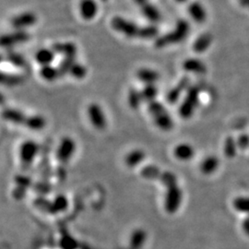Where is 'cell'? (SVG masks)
Returning a JSON list of instances; mask_svg holds the SVG:
<instances>
[{
	"mask_svg": "<svg viewBox=\"0 0 249 249\" xmlns=\"http://www.w3.org/2000/svg\"><path fill=\"white\" fill-rule=\"evenodd\" d=\"M111 26L116 32L128 38H140L141 36L142 27H139L136 23L120 16L112 18Z\"/></svg>",
	"mask_w": 249,
	"mask_h": 249,
	"instance_id": "4",
	"label": "cell"
},
{
	"mask_svg": "<svg viewBox=\"0 0 249 249\" xmlns=\"http://www.w3.org/2000/svg\"><path fill=\"white\" fill-rule=\"evenodd\" d=\"M159 180H160V183L166 188H169V187L178 185V178L176 177V175L172 172H168V171L161 173Z\"/></svg>",
	"mask_w": 249,
	"mask_h": 249,
	"instance_id": "32",
	"label": "cell"
},
{
	"mask_svg": "<svg viewBox=\"0 0 249 249\" xmlns=\"http://www.w3.org/2000/svg\"><path fill=\"white\" fill-rule=\"evenodd\" d=\"M137 77L146 85L155 84V82H157L160 79V75L158 72L147 68H142L139 70L137 72Z\"/></svg>",
	"mask_w": 249,
	"mask_h": 249,
	"instance_id": "18",
	"label": "cell"
},
{
	"mask_svg": "<svg viewBox=\"0 0 249 249\" xmlns=\"http://www.w3.org/2000/svg\"><path fill=\"white\" fill-rule=\"evenodd\" d=\"M7 60L16 67H23L26 63L24 57L16 52H9L7 53Z\"/></svg>",
	"mask_w": 249,
	"mask_h": 249,
	"instance_id": "39",
	"label": "cell"
},
{
	"mask_svg": "<svg viewBox=\"0 0 249 249\" xmlns=\"http://www.w3.org/2000/svg\"><path fill=\"white\" fill-rule=\"evenodd\" d=\"M26 188L17 186L16 188L13 190V197L16 198L17 200H20L26 195Z\"/></svg>",
	"mask_w": 249,
	"mask_h": 249,
	"instance_id": "44",
	"label": "cell"
},
{
	"mask_svg": "<svg viewBox=\"0 0 249 249\" xmlns=\"http://www.w3.org/2000/svg\"><path fill=\"white\" fill-rule=\"evenodd\" d=\"M142 94L143 101L144 102H148L151 103L155 101V98L158 95V89L155 86V84H149L146 85L142 90Z\"/></svg>",
	"mask_w": 249,
	"mask_h": 249,
	"instance_id": "29",
	"label": "cell"
},
{
	"mask_svg": "<svg viewBox=\"0 0 249 249\" xmlns=\"http://www.w3.org/2000/svg\"><path fill=\"white\" fill-rule=\"evenodd\" d=\"M146 238V233L142 230H137L131 235V246L133 248H140L142 246Z\"/></svg>",
	"mask_w": 249,
	"mask_h": 249,
	"instance_id": "38",
	"label": "cell"
},
{
	"mask_svg": "<svg viewBox=\"0 0 249 249\" xmlns=\"http://www.w3.org/2000/svg\"><path fill=\"white\" fill-rule=\"evenodd\" d=\"M61 247L63 249H76L77 243L70 235H66L61 239Z\"/></svg>",
	"mask_w": 249,
	"mask_h": 249,
	"instance_id": "41",
	"label": "cell"
},
{
	"mask_svg": "<svg viewBox=\"0 0 249 249\" xmlns=\"http://www.w3.org/2000/svg\"><path fill=\"white\" fill-rule=\"evenodd\" d=\"M142 7V13L143 16L147 19H149L151 22L156 23L159 22L161 18L160 10L156 6H154L153 4H151L150 2H147L145 4H143Z\"/></svg>",
	"mask_w": 249,
	"mask_h": 249,
	"instance_id": "17",
	"label": "cell"
},
{
	"mask_svg": "<svg viewBox=\"0 0 249 249\" xmlns=\"http://www.w3.org/2000/svg\"><path fill=\"white\" fill-rule=\"evenodd\" d=\"M242 228H243L244 231L246 232V234H248L249 236V215L243 221Z\"/></svg>",
	"mask_w": 249,
	"mask_h": 249,
	"instance_id": "45",
	"label": "cell"
},
{
	"mask_svg": "<svg viewBox=\"0 0 249 249\" xmlns=\"http://www.w3.org/2000/svg\"><path fill=\"white\" fill-rule=\"evenodd\" d=\"M237 142L232 137H227L224 142V154L228 158H233L237 152Z\"/></svg>",
	"mask_w": 249,
	"mask_h": 249,
	"instance_id": "27",
	"label": "cell"
},
{
	"mask_svg": "<svg viewBox=\"0 0 249 249\" xmlns=\"http://www.w3.org/2000/svg\"><path fill=\"white\" fill-rule=\"evenodd\" d=\"M189 84H190V80L188 79V77H183L178 82V85L176 87H174L167 93V95H166L167 103L171 104V105L177 104L178 100L180 98V96H181V94H182V92L189 88Z\"/></svg>",
	"mask_w": 249,
	"mask_h": 249,
	"instance_id": "12",
	"label": "cell"
},
{
	"mask_svg": "<svg viewBox=\"0 0 249 249\" xmlns=\"http://www.w3.org/2000/svg\"><path fill=\"white\" fill-rule=\"evenodd\" d=\"M190 33V24L186 19H179L176 23V26L173 31L169 33L159 36L155 42L154 45L157 48H163L168 45H176L183 42L185 39H187V36Z\"/></svg>",
	"mask_w": 249,
	"mask_h": 249,
	"instance_id": "1",
	"label": "cell"
},
{
	"mask_svg": "<svg viewBox=\"0 0 249 249\" xmlns=\"http://www.w3.org/2000/svg\"><path fill=\"white\" fill-rule=\"evenodd\" d=\"M54 54L53 49H48V48H43L37 51L36 53V60L39 63L40 65L43 66H47L50 65L53 62L54 59Z\"/></svg>",
	"mask_w": 249,
	"mask_h": 249,
	"instance_id": "22",
	"label": "cell"
},
{
	"mask_svg": "<svg viewBox=\"0 0 249 249\" xmlns=\"http://www.w3.org/2000/svg\"><path fill=\"white\" fill-rule=\"evenodd\" d=\"M238 148L242 150H246L249 147V136L248 134H242L237 140Z\"/></svg>",
	"mask_w": 249,
	"mask_h": 249,
	"instance_id": "43",
	"label": "cell"
},
{
	"mask_svg": "<svg viewBox=\"0 0 249 249\" xmlns=\"http://www.w3.org/2000/svg\"><path fill=\"white\" fill-rule=\"evenodd\" d=\"M88 116L91 124L97 129L103 130L107 127V117L105 116L102 108L96 104H91L88 107Z\"/></svg>",
	"mask_w": 249,
	"mask_h": 249,
	"instance_id": "9",
	"label": "cell"
},
{
	"mask_svg": "<svg viewBox=\"0 0 249 249\" xmlns=\"http://www.w3.org/2000/svg\"><path fill=\"white\" fill-rule=\"evenodd\" d=\"M98 4L95 0H80L79 5L80 16L85 20H91L98 13Z\"/></svg>",
	"mask_w": 249,
	"mask_h": 249,
	"instance_id": "11",
	"label": "cell"
},
{
	"mask_svg": "<svg viewBox=\"0 0 249 249\" xmlns=\"http://www.w3.org/2000/svg\"><path fill=\"white\" fill-rule=\"evenodd\" d=\"M3 117L11 123L16 124H26L28 121V117L20 111L15 110V109H6L3 112Z\"/></svg>",
	"mask_w": 249,
	"mask_h": 249,
	"instance_id": "20",
	"label": "cell"
},
{
	"mask_svg": "<svg viewBox=\"0 0 249 249\" xmlns=\"http://www.w3.org/2000/svg\"><path fill=\"white\" fill-rule=\"evenodd\" d=\"M232 205L237 212L249 215V196H238L233 200Z\"/></svg>",
	"mask_w": 249,
	"mask_h": 249,
	"instance_id": "30",
	"label": "cell"
},
{
	"mask_svg": "<svg viewBox=\"0 0 249 249\" xmlns=\"http://www.w3.org/2000/svg\"><path fill=\"white\" fill-rule=\"evenodd\" d=\"M75 149H76V145H75L74 141L68 137L64 138L59 144L58 149L56 151L57 160L59 162H61L62 164L68 163L71 160V158L75 151Z\"/></svg>",
	"mask_w": 249,
	"mask_h": 249,
	"instance_id": "8",
	"label": "cell"
},
{
	"mask_svg": "<svg viewBox=\"0 0 249 249\" xmlns=\"http://www.w3.org/2000/svg\"><path fill=\"white\" fill-rule=\"evenodd\" d=\"M53 210H54V213H61L67 210L69 202L67 197L63 195H59L56 196L53 200Z\"/></svg>",
	"mask_w": 249,
	"mask_h": 249,
	"instance_id": "35",
	"label": "cell"
},
{
	"mask_svg": "<svg viewBox=\"0 0 249 249\" xmlns=\"http://www.w3.org/2000/svg\"><path fill=\"white\" fill-rule=\"evenodd\" d=\"M15 183L17 184L18 187H23V188H28L32 185V180L31 178H28L26 176H17L15 178Z\"/></svg>",
	"mask_w": 249,
	"mask_h": 249,
	"instance_id": "42",
	"label": "cell"
},
{
	"mask_svg": "<svg viewBox=\"0 0 249 249\" xmlns=\"http://www.w3.org/2000/svg\"><path fill=\"white\" fill-rule=\"evenodd\" d=\"M38 153V145L33 141H27L22 143L19 149V158L21 167L24 170L31 168Z\"/></svg>",
	"mask_w": 249,
	"mask_h": 249,
	"instance_id": "5",
	"label": "cell"
},
{
	"mask_svg": "<svg viewBox=\"0 0 249 249\" xmlns=\"http://www.w3.org/2000/svg\"><path fill=\"white\" fill-rule=\"evenodd\" d=\"M137 4H139V5H141V6H142L143 4H145V3H147L148 2V0H134Z\"/></svg>",
	"mask_w": 249,
	"mask_h": 249,
	"instance_id": "46",
	"label": "cell"
},
{
	"mask_svg": "<svg viewBox=\"0 0 249 249\" xmlns=\"http://www.w3.org/2000/svg\"><path fill=\"white\" fill-rule=\"evenodd\" d=\"M52 49L54 53L64 54V56H71V57H76L77 51H78L76 45L71 42L54 43L52 46Z\"/></svg>",
	"mask_w": 249,
	"mask_h": 249,
	"instance_id": "14",
	"label": "cell"
},
{
	"mask_svg": "<svg viewBox=\"0 0 249 249\" xmlns=\"http://www.w3.org/2000/svg\"><path fill=\"white\" fill-rule=\"evenodd\" d=\"M37 22V17L34 12L26 11L18 14L11 19V25L16 30H25L34 26Z\"/></svg>",
	"mask_w": 249,
	"mask_h": 249,
	"instance_id": "10",
	"label": "cell"
},
{
	"mask_svg": "<svg viewBox=\"0 0 249 249\" xmlns=\"http://www.w3.org/2000/svg\"><path fill=\"white\" fill-rule=\"evenodd\" d=\"M40 75L44 80H47V81H53V80L60 78L58 69L53 68L51 65L43 66L40 71Z\"/></svg>",
	"mask_w": 249,
	"mask_h": 249,
	"instance_id": "24",
	"label": "cell"
},
{
	"mask_svg": "<svg viewBox=\"0 0 249 249\" xmlns=\"http://www.w3.org/2000/svg\"><path fill=\"white\" fill-rule=\"evenodd\" d=\"M200 89L197 86H190L187 90L186 97L179 108V114L182 118L188 119L193 116L199 101Z\"/></svg>",
	"mask_w": 249,
	"mask_h": 249,
	"instance_id": "3",
	"label": "cell"
},
{
	"mask_svg": "<svg viewBox=\"0 0 249 249\" xmlns=\"http://www.w3.org/2000/svg\"><path fill=\"white\" fill-rule=\"evenodd\" d=\"M179 3H184V2H187V0H177Z\"/></svg>",
	"mask_w": 249,
	"mask_h": 249,
	"instance_id": "47",
	"label": "cell"
},
{
	"mask_svg": "<svg viewBox=\"0 0 249 249\" xmlns=\"http://www.w3.org/2000/svg\"><path fill=\"white\" fill-rule=\"evenodd\" d=\"M36 190L40 194V195H46L50 192L51 190V186L48 181L42 180L41 182L37 183L36 185Z\"/></svg>",
	"mask_w": 249,
	"mask_h": 249,
	"instance_id": "40",
	"label": "cell"
},
{
	"mask_svg": "<svg viewBox=\"0 0 249 249\" xmlns=\"http://www.w3.org/2000/svg\"><path fill=\"white\" fill-rule=\"evenodd\" d=\"M219 164H220V161L216 156H208L202 160L200 164V171L204 175H212L218 169Z\"/></svg>",
	"mask_w": 249,
	"mask_h": 249,
	"instance_id": "21",
	"label": "cell"
},
{
	"mask_svg": "<svg viewBox=\"0 0 249 249\" xmlns=\"http://www.w3.org/2000/svg\"><path fill=\"white\" fill-rule=\"evenodd\" d=\"M145 159V152L142 150H134L130 151L126 156H125V164L128 167H136L140 163H142Z\"/></svg>",
	"mask_w": 249,
	"mask_h": 249,
	"instance_id": "23",
	"label": "cell"
},
{
	"mask_svg": "<svg viewBox=\"0 0 249 249\" xmlns=\"http://www.w3.org/2000/svg\"><path fill=\"white\" fill-rule=\"evenodd\" d=\"M76 62H77L76 61V57L65 56L61 63L59 64L58 68H57L59 74H60V77L65 76L67 73H70L72 67H73V65Z\"/></svg>",
	"mask_w": 249,
	"mask_h": 249,
	"instance_id": "31",
	"label": "cell"
},
{
	"mask_svg": "<svg viewBox=\"0 0 249 249\" xmlns=\"http://www.w3.org/2000/svg\"><path fill=\"white\" fill-rule=\"evenodd\" d=\"M143 101L142 94V90H138L136 89H131L129 90L128 93V104L129 107H131L134 110L139 109L141 105L142 104Z\"/></svg>",
	"mask_w": 249,
	"mask_h": 249,
	"instance_id": "25",
	"label": "cell"
},
{
	"mask_svg": "<svg viewBox=\"0 0 249 249\" xmlns=\"http://www.w3.org/2000/svg\"><path fill=\"white\" fill-rule=\"evenodd\" d=\"M213 36L210 33H204L198 36L193 44V50L196 53H203L209 49L213 43Z\"/></svg>",
	"mask_w": 249,
	"mask_h": 249,
	"instance_id": "19",
	"label": "cell"
},
{
	"mask_svg": "<svg viewBox=\"0 0 249 249\" xmlns=\"http://www.w3.org/2000/svg\"><path fill=\"white\" fill-rule=\"evenodd\" d=\"M174 154L178 160H189L194 157L195 151L191 145L187 143H181L175 148Z\"/></svg>",
	"mask_w": 249,
	"mask_h": 249,
	"instance_id": "16",
	"label": "cell"
},
{
	"mask_svg": "<svg viewBox=\"0 0 249 249\" xmlns=\"http://www.w3.org/2000/svg\"><path fill=\"white\" fill-rule=\"evenodd\" d=\"M30 39V35L25 30H16L13 33L4 35L1 37L0 44L2 47H12L14 45L26 43Z\"/></svg>",
	"mask_w": 249,
	"mask_h": 249,
	"instance_id": "7",
	"label": "cell"
},
{
	"mask_svg": "<svg viewBox=\"0 0 249 249\" xmlns=\"http://www.w3.org/2000/svg\"><path fill=\"white\" fill-rule=\"evenodd\" d=\"M183 69L187 72L195 74H204L207 72V67L203 61L197 58H187L183 63Z\"/></svg>",
	"mask_w": 249,
	"mask_h": 249,
	"instance_id": "15",
	"label": "cell"
},
{
	"mask_svg": "<svg viewBox=\"0 0 249 249\" xmlns=\"http://www.w3.org/2000/svg\"><path fill=\"white\" fill-rule=\"evenodd\" d=\"M101 1H103V2H107L108 0H101Z\"/></svg>",
	"mask_w": 249,
	"mask_h": 249,
	"instance_id": "48",
	"label": "cell"
},
{
	"mask_svg": "<svg viewBox=\"0 0 249 249\" xmlns=\"http://www.w3.org/2000/svg\"><path fill=\"white\" fill-rule=\"evenodd\" d=\"M70 74L76 79H83L87 75V69L80 63L76 62L73 65Z\"/></svg>",
	"mask_w": 249,
	"mask_h": 249,
	"instance_id": "37",
	"label": "cell"
},
{
	"mask_svg": "<svg viewBox=\"0 0 249 249\" xmlns=\"http://www.w3.org/2000/svg\"><path fill=\"white\" fill-rule=\"evenodd\" d=\"M25 126L32 130H41L45 126V119L41 116H29Z\"/></svg>",
	"mask_w": 249,
	"mask_h": 249,
	"instance_id": "26",
	"label": "cell"
},
{
	"mask_svg": "<svg viewBox=\"0 0 249 249\" xmlns=\"http://www.w3.org/2000/svg\"><path fill=\"white\" fill-rule=\"evenodd\" d=\"M141 175L145 179L154 180V179H160L161 172L155 165H147L142 168L141 172Z\"/></svg>",
	"mask_w": 249,
	"mask_h": 249,
	"instance_id": "28",
	"label": "cell"
},
{
	"mask_svg": "<svg viewBox=\"0 0 249 249\" xmlns=\"http://www.w3.org/2000/svg\"><path fill=\"white\" fill-rule=\"evenodd\" d=\"M189 16L197 23H203L207 19V11L204 6L198 1H192L187 7Z\"/></svg>",
	"mask_w": 249,
	"mask_h": 249,
	"instance_id": "13",
	"label": "cell"
},
{
	"mask_svg": "<svg viewBox=\"0 0 249 249\" xmlns=\"http://www.w3.org/2000/svg\"><path fill=\"white\" fill-rule=\"evenodd\" d=\"M35 203H36V206H37L40 210L44 211L45 213L54 214L53 201H50V200H48V199H46V198H44V197L40 196V197H38L37 199H36Z\"/></svg>",
	"mask_w": 249,
	"mask_h": 249,
	"instance_id": "34",
	"label": "cell"
},
{
	"mask_svg": "<svg viewBox=\"0 0 249 249\" xmlns=\"http://www.w3.org/2000/svg\"><path fill=\"white\" fill-rule=\"evenodd\" d=\"M182 197L183 194L178 185L166 188L164 208L168 213H176L178 212L182 203Z\"/></svg>",
	"mask_w": 249,
	"mask_h": 249,
	"instance_id": "6",
	"label": "cell"
},
{
	"mask_svg": "<svg viewBox=\"0 0 249 249\" xmlns=\"http://www.w3.org/2000/svg\"><path fill=\"white\" fill-rule=\"evenodd\" d=\"M159 29L155 25H147L142 27V32L140 38L142 39H153L158 38Z\"/></svg>",
	"mask_w": 249,
	"mask_h": 249,
	"instance_id": "33",
	"label": "cell"
},
{
	"mask_svg": "<svg viewBox=\"0 0 249 249\" xmlns=\"http://www.w3.org/2000/svg\"><path fill=\"white\" fill-rule=\"evenodd\" d=\"M149 112L151 114L154 123L163 131H170L174 127V121L171 117L167 110L163 105L156 100L149 103L148 106Z\"/></svg>",
	"mask_w": 249,
	"mask_h": 249,
	"instance_id": "2",
	"label": "cell"
},
{
	"mask_svg": "<svg viewBox=\"0 0 249 249\" xmlns=\"http://www.w3.org/2000/svg\"><path fill=\"white\" fill-rule=\"evenodd\" d=\"M1 82L3 84L9 85V86H14L18 85L22 82V78L18 75H13V74H5L2 73L1 75Z\"/></svg>",
	"mask_w": 249,
	"mask_h": 249,
	"instance_id": "36",
	"label": "cell"
}]
</instances>
